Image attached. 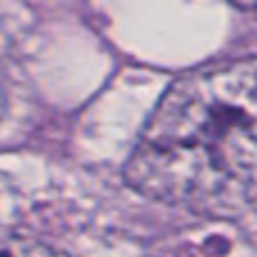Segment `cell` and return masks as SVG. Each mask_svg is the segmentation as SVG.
<instances>
[{
    "instance_id": "obj_1",
    "label": "cell",
    "mask_w": 257,
    "mask_h": 257,
    "mask_svg": "<svg viewBox=\"0 0 257 257\" xmlns=\"http://www.w3.org/2000/svg\"><path fill=\"white\" fill-rule=\"evenodd\" d=\"M140 195L230 215L257 195V68L230 63L168 87L125 168Z\"/></svg>"
},
{
    "instance_id": "obj_2",
    "label": "cell",
    "mask_w": 257,
    "mask_h": 257,
    "mask_svg": "<svg viewBox=\"0 0 257 257\" xmlns=\"http://www.w3.org/2000/svg\"><path fill=\"white\" fill-rule=\"evenodd\" d=\"M0 257H70L30 225V200L13 175L0 170Z\"/></svg>"
},
{
    "instance_id": "obj_3",
    "label": "cell",
    "mask_w": 257,
    "mask_h": 257,
    "mask_svg": "<svg viewBox=\"0 0 257 257\" xmlns=\"http://www.w3.org/2000/svg\"><path fill=\"white\" fill-rule=\"evenodd\" d=\"M232 3L240 8H257V0H232Z\"/></svg>"
},
{
    "instance_id": "obj_4",
    "label": "cell",
    "mask_w": 257,
    "mask_h": 257,
    "mask_svg": "<svg viewBox=\"0 0 257 257\" xmlns=\"http://www.w3.org/2000/svg\"><path fill=\"white\" fill-rule=\"evenodd\" d=\"M3 107H5V90H3V75H0V115H3Z\"/></svg>"
}]
</instances>
